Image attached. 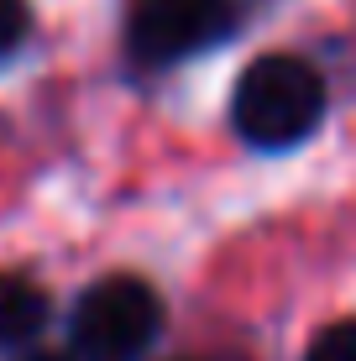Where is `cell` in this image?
<instances>
[{
	"mask_svg": "<svg viewBox=\"0 0 356 361\" xmlns=\"http://www.w3.org/2000/svg\"><path fill=\"white\" fill-rule=\"evenodd\" d=\"M325 116V79L293 53H267L236 79L231 121L262 152L299 147Z\"/></svg>",
	"mask_w": 356,
	"mask_h": 361,
	"instance_id": "cell-1",
	"label": "cell"
},
{
	"mask_svg": "<svg viewBox=\"0 0 356 361\" xmlns=\"http://www.w3.org/2000/svg\"><path fill=\"white\" fill-rule=\"evenodd\" d=\"M47 325V293L21 272H0V345H27Z\"/></svg>",
	"mask_w": 356,
	"mask_h": 361,
	"instance_id": "cell-4",
	"label": "cell"
},
{
	"mask_svg": "<svg viewBox=\"0 0 356 361\" xmlns=\"http://www.w3.org/2000/svg\"><path fill=\"white\" fill-rule=\"evenodd\" d=\"M231 0H131L126 37L142 63H178L231 37Z\"/></svg>",
	"mask_w": 356,
	"mask_h": 361,
	"instance_id": "cell-3",
	"label": "cell"
},
{
	"mask_svg": "<svg viewBox=\"0 0 356 361\" xmlns=\"http://www.w3.org/2000/svg\"><path fill=\"white\" fill-rule=\"evenodd\" d=\"M21 37H27V6L21 0H0V53H11Z\"/></svg>",
	"mask_w": 356,
	"mask_h": 361,
	"instance_id": "cell-6",
	"label": "cell"
},
{
	"mask_svg": "<svg viewBox=\"0 0 356 361\" xmlns=\"http://www.w3.org/2000/svg\"><path fill=\"white\" fill-rule=\"evenodd\" d=\"M163 330V304L131 272L90 283L73 309V356L79 361H142Z\"/></svg>",
	"mask_w": 356,
	"mask_h": 361,
	"instance_id": "cell-2",
	"label": "cell"
},
{
	"mask_svg": "<svg viewBox=\"0 0 356 361\" xmlns=\"http://www.w3.org/2000/svg\"><path fill=\"white\" fill-rule=\"evenodd\" d=\"M304 361H356V319H340V325L320 330V341L309 345Z\"/></svg>",
	"mask_w": 356,
	"mask_h": 361,
	"instance_id": "cell-5",
	"label": "cell"
},
{
	"mask_svg": "<svg viewBox=\"0 0 356 361\" xmlns=\"http://www.w3.org/2000/svg\"><path fill=\"white\" fill-rule=\"evenodd\" d=\"M32 361H79V356H32Z\"/></svg>",
	"mask_w": 356,
	"mask_h": 361,
	"instance_id": "cell-7",
	"label": "cell"
}]
</instances>
